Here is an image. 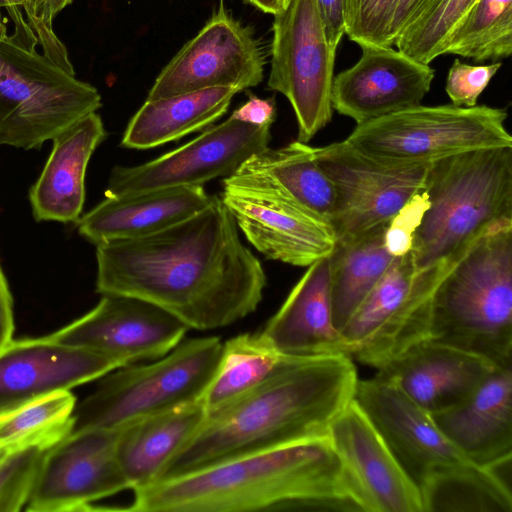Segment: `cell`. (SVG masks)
I'll return each mask as SVG.
<instances>
[{"instance_id": "cell-27", "label": "cell", "mask_w": 512, "mask_h": 512, "mask_svg": "<svg viewBox=\"0 0 512 512\" xmlns=\"http://www.w3.org/2000/svg\"><path fill=\"white\" fill-rule=\"evenodd\" d=\"M237 93L221 87L146 100L129 121L121 145L145 150L205 129L226 113Z\"/></svg>"}, {"instance_id": "cell-12", "label": "cell", "mask_w": 512, "mask_h": 512, "mask_svg": "<svg viewBox=\"0 0 512 512\" xmlns=\"http://www.w3.org/2000/svg\"><path fill=\"white\" fill-rule=\"evenodd\" d=\"M220 198L249 243L270 260L308 267L336 246L327 221L263 179L234 173L223 179Z\"/></svg>"}, {"instance_id": "cell-19", "label": "cell", "mask_w": 512, "mask_h": 512, "mask_svg": "<svg viewBox=\"0 0 512 512\" xmlns=\"http://www.w3.org/2000/svg\"><path fill=\"white\" fill-rule=\"evenodd\" d=\"M360 59L334 76L332 108L357 125L421 104L435 70L391 47L359 45Z\"/></svg>"}, {"instance_id": "cell-45", "label": "cell", "mask_w": 512, "mask_h": 512, "mask_svg": "<svg viewBox=\"0 0 512 512\" xmlns=\"http://www.w3.org/2000/svg\"><path fill=\"white\" fill-rule=\"evenodd\" d=\"M36 0H25V6H24V12L26 16V21L30 28L32 29L35 16H34V6H35Z\"/></svg>"}, {"instance_id": "cell-31", "label": "cell", "mask_w": 512, "mask_h": 512, "mask_svg": "<svg viewBox=\"0 0 512 512\" xmlns=\"http://www.w3.org/2000/svg\"><path fill=\"white\" fill-rule=\"evenodd\" d=\"M77 400L71 390L51 393L0 413V457L38 448L47 451L72 429Z\"/></svg>"}, {"instance_id": "cell-5", "label": "cell", "mask_w": 512, "mask_h": 512, "mask_svg": "<svg viewBox=\"0 0 512 512\" xmlns=\"http://www.w3.org/2000/svg\"><path fill=\"white\" fill-rule=\"evenodd\" d=\"M353 399L417 487L424 512H489L503 500L507 488L496 471L465 458L431 415L391 384L358 379Z\"/></svg>"}, {"instance_id": "cell-22", "label": "cell", "mask_w": 512, "mask_h": 512, "mask_svg": "<svg viewBox=\"0 0 512 512\" xmlns=\"http://www.w3.org/2000/svg\"><path fill=\"white\" fill-rule=\"evenodd\" d=\"M473 464L496 469L512 458V368H495L460 404L431 415Z\"/></svg>"}, {"instance_id": "cell-28", "label": "cell", "mask_w": 512, "mask_h": 512, "mask_svg": "<svg viewBox=\"0 0 512 512\" xmlns=\"http://www.w3.org/2000/svg\"><path fill=\"white\" fill-rule=\"evenodd\" d=\"M235 173L263 179L330 224L334 209L333 184L319 165L314 147L299 140L265 148L250 156Z\"/></svg>"}, {"instance_id": "cell-6", "label": "cell", "mask_w": 512, "mask_h": 512, "mask_svg": "<svg viewBox=\"0 0 512 512\" xmlns=\"http://www.w3.org/2000/svg\"><path fill=\"white\" fill-rule=\"evenodd\" d=\"M429 340L511 366L512 221L480 235L441 278Z\"/></svg>"}, {"instance_id": "cell-29", "label": "cell", "mask_w": 512, "mask_h": 512, "mask_svg": "<svg viewBox=\"0 0 512 512\" xmlns=\"http://www.w3.org/2000/svg\"><path fill=\"white\" fill-rule=\"evenodd\" d=\"M389 222L377 225L329 255L333 319L339 330L386 273L395 257L384 242Z\"/></svg>"}, {"instance_id": "cell-2", "label": "cell", "mask_w": 512, "mask_h": 512, "mask_svg": "<svg viewBox=\"0 0 512 512\" xmlns=\"http://www.w3.org/2000/svg\"><path fill=\"white\" fill-rule=\"evenodd\" d=\"M357 381L351 356L291 358L254 389L207 413L152 483L326 436L332 422L353 400Z\"/></svg>"}, {"instance_id": "cell-18", "label": "cell", "mask_w": 512, "mask_h": 512, "mask_svg": "<svg viewBox=\"0 0 512 512\" xmlns=\"http://www.w3.org/2000/svg\"><path fill=\"white\" fill-rule=\"evenodd\" d=\"M327 435L358 511L424 512L417 487L354 399L335 418Z\"/></svg>"}, {"instance_id": "cell-16", "label": "cell", "mask_w": 512, "mask_h": 512, "mask_svg": "<svg viewBox=\"0 0 512 512\" xmlns=\"http://www.w3.org/2000/svg\"><path fill=\"white\" fill-rule=\"evenodd\" d=\"M119 432L120 427L72 432L48 449L26 510L91 511L92 502L131 490L117 457Z\"/></svg>"}, {"instance_id": "cell-26", "label": "cell", "mask_w": 512, "mask_h": 512, "mask_svg": "<svg viewBox=\"0 0 512 512\" xmlns=\"http://www.w3.org/2000/svg\"><path fill=\"white\" fill-rule=\"evenodd\" d=\"M206 415L199 399L120 427L117 457L131 490L152 483Z\"/></svg>"}, {"instance_id": "cell-32", "label": "cell", "mask_w": 512, "mask_h": 512, "mask_svg": "<svg viewBox=\"0 0 512 512\" xmlns=\"http://www.w3.org/2000/svg\"><path fill=\"white\" fill-rule=\"evenodd\" d=\"M512 53V0H476L450 34L444 54L475 62L507 58Z\"/></svg>"}, {"instance_id": "cell-38", "label": "cell", "mask_w": 512, "mask_h": 512, "mask_svg": "<svg viewBox=\"0 0 512 512\" xmlns=\"http://www.w3.org/2000/svg\"><path fill=\"white\" fill-rule=\"evenodd\" d=\"M427 206V197L422 189L391 218L385 230L384 242L393 257L403 256L410 251L416 228Z\"/></svg>"}, {"instance_id": "cell-4", "label": "cell", "mask_w": 512, "mask_h": 512, "mask_svg": "<svg viewBox=\"0 0 512 512\" xmlns=\"http://www.w3.org/2000/svg\"><path fill=\"white\" fill-rule=\"evenodd\" d=\"M428 206L409 251L415 281L435 290L485 231L512 221V146L470 150L430 162Z\"/></svg>"}, {"instance_id": "cell-36", "label": "cell", "mask_w": 512, "mask_h": 512, "mask_svg": "<svg viewBox=\"0 0 512 512\" xmlns=\"http://www.w3.org/2000/svg\"><path fill=\"white\" fill-rule=\"evenodd\" d=\"M499 61L488 65H470L453 61L446 79L445 91L455 106L473 107L493 76L501 68Z\"/></svg>"}, {"instance_id": "cell-8", "label": "cell", "mask_w": 512, "mask_h": 512, "mask_svg": "<svg viewBox=\"0 0 512 512\" xmlns=\"http://www.w3.org/2000/svg\"><path fill=\"white\" fill-rule=\"evenodd\" d=\"M101 105L94 86L35 46L0 37V146L39 149Z\"/></svg>"}, {"instance_id": "cell-9", "label": "cell", "mask_w": 512, "mask_h": 512, "mask_svg": "<svg viewBox=\"0 0 512 512\" xmlns=\"http://www.w3.org/2000/svg\"><path fill=\"white\" fill-rule=\"evenodd\" d=\"M503 108L417 105L356 125L343 140L390 164L429 163L481 148L512 146Z\"/></svg>"}, {"instance_id": "cell-37", "label": "cell", "mask_w": 512, "mask_h": 512, "mask_svg": "<svg viewBox=\"0 0 512 512\" xmlns=\"http://www.w3.org/2000/svg\"><path fill=\"white\" fill-rule=\"evenodd\" d=\"M73 0H36L34 6L35 21L32 31L41 46L43 55L69 73L74 74L64 44L53 31V20Z\"/></svg>"}, {"instance_id": "cell-3", "label": "cell", "mask_w": 512, "mask_h": 512, "mask_svg": "<svg viewBox=\"0 0 512 512\" xmlns=\"http://www.w3.org/2000/svg\"><path fill=\"white\" fill-rule=\"evenodd\" d=\"M133 491L131 512L358 511L328 438L237 457Z\"/></svg>"}, {"instance_id": "cell-23", "label": "cell", "mask_w": 512, "mask_h": 512, "mask_svg": "<svg viewBox=\"0 0 512 512\" xmlns=\"http://www.w3.org/2000/svg\"><path fill=\"white\" fill-rule=\"evenodd\" d=\"M260 333L286 357L351 356L334 324L329 256L308 266Z\"/></svg>"}, {"instance_id": "cell-25", "label": "cell", "mask_w": 512, "mask_h": 512, "mask_svg": "<svg viewBox=\"0 0 512 512\" xmlns=\"http://www.w3.org/2000/svg\"><path fill=\"white\" fill-rule=\"evenodd\" d=\"M106 135L102 118L93 112L52 139L51 153L29 190L36 221L78 222L85 202L87 166Z\"/></svg>"}, {"instance_id": "cell-43", "label": "cell", "mask_w": 512, "mask_h": 512, "mask_svg": "<svg viewBox=\"0 0 512 512\" xmlns=\"http://www.w3.org/2000/svg\"><path fill=\"white\" fill-rule=\"evenodd\" d=\"M13 300L8 282L0 266V349L13 338Z\"/></svg>"}, {"instance_id": "cell-14", "label": "cell", "mask_w": 512, "mask_h": 512, "mask_svg": "<svg viewBox=\"0 0 512 512\" xmlns=\"http://www.w3.org/2000/svg\"><path fill=\"white\" fill-rule=\"evenodd\" d=\"M271 125L255 126L231 116L190 142L147 163L116 165L105 196L179 186H203L233 175L253 154L269 147Z\"/></svg>"}, {"instance_id": "cell-20", "label": "cell", "mask_w": 512, "mask_h": 512, "mask_svg": "<svg viewBox=\"0 0 512 512\" xmlns=\"http://www.w3.org/2000/svg\"><path fill=\"white\" fill-rule=\"evenodd\" d=\"M119 360L51 339L11 340L0 349V413L99 379Z\"/></svg>"}, {"instance_id": "cell-33", "label": "cell", "mask_w": 512, "mask_h": 512, "mask_svg": "<svg viewBox=\"0 0 512 512\" xmlns=\"http://www.w3.org/2000/svg\"><path fill=\"white\" fill-rule=\"evenodd\" d=\"M476 0H441L428 14L402 31L394 45L423 64L444 55L446 42Z\"/></svg>"}, {"instance_id": "cell-41", "label": "cell", "mask_w": 512, "mask_h": 512, "mask_svg": "<svg viewBox=\"0 0 512 512\" xmlns=\"http://www.w3.org/2000/svg\"><path fill=\"white\" fill-rule=\"evenodd\" d=\"M24 6L25 0H0V37L7 35L6 20L1 11L5 8L14 24L13 35L26 45L37 46V37L24 18L22 11Z\"/></svg>"}, {"instance_id": "cell-15", "label": "cell", "mask_w": 512, "mask_h": 512, "mask_svg": "<svg viewBox=\"0 0 512 512\" xmlns=\"http://www.w3.org/2000/svg\"><path fill=\"white\" fill-rule=\"evenodd\" d=\"M264 65L259 41L221 0L204 27L162 69L146 100L221 87L240 92L263 80Z\"/></svg>"}, {"instance_id": "cell-34", "label": "cell", "mask_w": 512, "mask_h": 512, "mask_svg": "<svg viewBox=\"0 0 512 512\" xmlns=\"http://www.w3.org/2000/svg\"><path fill=\"white\" fill-rule=\"evenodd\" d=\"M401 0H350L345 34L358 45L391 47Z\"/></svg>"}, {"instance_id": "cell-10", "label": "cell", "mask_w": 512, "mask_h": 512, "mask_svg": "<svg viewBox=\"0 0 512 512\" xmlns=\"http://www.w3.org/2000/svg\"><path fill=\"white\" fill-rule=\"evenodd\" d=\"M268 87L290 102L298 140L307 143L332 118L336 50L328 42L317 0H289L274 15Z\"/></svg>"}, {"instance_id": "cell-24", "label": "cell", "mask_w": 512, "mask_h": 512, "mask_svg": "<svg viewBox=\"0 0 512 512\" xmlns=\"http://www.w3.org/2000/svg\"><path fill=\"white\" fill-rule=\"evenodd\" d=\"M203 186H179L105 196L78 220L79 234L92 244L145 237L204 209L212 200Z\"/></svg>"}, {"instance_id": "cell-46", "label": "cell", "mask_w": 512, "mask_h": 512, "mask_svg": "<svg viewBox=\"0 0 512 512\" xmlns=\"http://www.w3.org/2000/svg\"><path fill=\"white\" fill-rule=\"evenodd\" d=\"M349 2H350V0H346V10H347V7L349 5Z\"/></svg>"}, {"instance_id": "cell-40", "label": "cell", "mask_w": 512, "mask_h": 512, "mask_svg": "<svg viewBox=\"0 0 512 512\" xmlns=\"http://www.w3.org/2000/svg\"><path fill=\"white\" fill-rule=\"evenodd\" d=\"M325 33L330 45L337 49L346 28V0H317Z\"/></svg>"}, {"instance_id": "cell-13", "label": "cell", "mask_w": 512, "mask_h": 512, "mask_svg": "<svg viewBox=\"0 0 512 512\" xmlns=\"http://www.w3.org/2000/svg\"><path fill=\"white\" fill-rule=\"evenodd\" d=\"M433 295L415 283L410 253L395 257L340 330L351 357L378 370L429 340Z\"/></svg>"}, {"instance_id": "cell-7", "label": "cell", "mask_w": 512, "mask_h": 512, "mask_svg": "<svg viewBox=\"0 0 512 512\" xmlns=\"http://www.w3.org/2000/svg\"><path fill=\"white\" fill-rule=\"evenodd\" d=\"M222 347L217 336L190 338L148 364H130L107 373L93 392L76 403L70 433L119 428L201 399Z\"/></svg>"}, {"instance_id": "cell-1", "label": "cell", "mask_w": 512, "mask_h": 512, "mask_svg": "<svg viewBox=\"0 0 512 512\" xmlns=\"http://www.w3.org/2000/svg\"><path fill=\"white\" fill-rule=\"evenodd\" d=\"M96 261L98 293L142 299L199 331L253 313L267 283L261 262L216 195L204 209L162 231L96 245Z\"/></svg>"}, {"instance_id": "cell-44", "label": "cell", "mask_w": 512, "mask_h": 512, "mask_svg": "<svg viewBox=\"0 0 512 512\" xmlns=\"http://www.w3.org/2000/svg\"><path fill=\"white\" fill-rule=\"evenodd\" d=\"M246 3L253 5L257 9L275 15L284 10L289 0H244Z\"/></svg>"}, {"instance_id": "cell-35", "label": "cell", "mask_w": 512, "mask_h": 512, "mask_svg": "<svg viewBox=\"0 0 512 512\" xmlns=\"http://www.w3.org/2000/svg\"><path fill=\"white\" fill-rule=\"evenodd\" d=\"M45 452L30 448L0 457V512L20 511L27 504Z\"/></svg>"}, {"instance_id": "cell-17", "label": "cell", "mask_w": 512, "mask_h": 512, "mask_svg": "<svg viewBox=\"0 0 512 512\" xmlns=\"http://www.w3.org/2000/svg\"><path fill=\"white\" fill-rule=\"evenodd\" d=\"M187 330L180 320L152 303L102 294L88 313L48 336L111 356L126 366L164 356L183 340Z\"/></svg>"}, {"instance_id": "cell-39", "label": "cell", "mask_w": 512, "mask_h": 512, "mask_svg": "<svg viewBox=\"0 0 512 512\" xmlns=\"http://www.w3.org/2000/svg\"><path fill=\"white\" fill-rule=\"evenodd\" d=\"M231 117L255 126L272 125L276 118L275 100L249 94L248 100L234 110Z\"/></svg>"}, {"instance_id": "cell-42", "label": "cell", "mask_w": 512, "mask_h": 512, "mask_svg": "<svg viewBox=\"0 0 512 512\" xmlns=\"http://www.w3.org/2000/svg\"><path fill=\"white\" fill-rule=\"evenodd\" d=\"M441 0H401L395 31L397 36L428 14Z\"/></svg>"}, {"instance_id": "cell-21", "label": "cell", "mask_w": 512, "mask_h": 512, "mask_svg": "<svg viewBox=\"0 0 512 512\" xmlns=\"http://www.w3.org/2000/svg\"><path fill=\"white\" fill-rule=\"evenodd\" d=\"M495 368L478 355L426 340L378 369L376 377L434 415L467 399Z\"/></svg>"}, {"instance_id": "cell-11", "label": "cell", "mask_w": 512, "mask_h": 512, "mask_svg": "<svg viewBox=\"0 0 512 512\" xmlns=\"http://www.w3.org/2000/svg\"><path fill=\"white\" fill-rule=\"evenodd\" d=\"M314 153L335 191L330 225L336 244L349 242L389 222L423 189L430 164L381 162L344 141L314 147Z\"/></svg>"}, {"instance_id": "cell-30", "label": "cell", "mask_w": 512, "mask_h": 512, "mask_svg": "<svg viewBox=\"0 0 512 512\" xmlns=\"http://www.w3.org/2000/svg\"><path fill=\"white\" fill-rule=\"evenodd\" d=\"M291 358L258 333L238 334L223 343L215 374L201 400L213 412L254 389Z\"/></svg>"}]
</instances>
